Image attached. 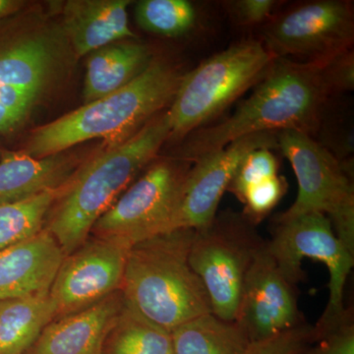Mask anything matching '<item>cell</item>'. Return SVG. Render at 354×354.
<instances>
[{"instance_id":"cell-13","label":"cell","mask_w":354,"mask_h":354,"mask_svg":"<svg viewBox=\"0 0 354 354\" xmlns=\"http://www.w3.org/2000/svg\"><path fill=\"white\" fill-rule=\"evenodd\" d=\"M234 321L251 344L306 323L298 307L297 286L279 269L267 241L247 274Z\"/></svg>"},{"instance_id":"cell-15","label":"cell","mask_w":354,"mask_h":354,"mask_svg":"<svg viewBox=\"0 0 354 354\" xmlns=\"http://www.w3.org/2000/svg\"><path fill=\"white\" fill-rule=\"evenodd\" d=\"M64 257L46 230L0 251V300L48 295Z\"/></svg>"},{"instance_id":"cell-5","label":"cell","mask_w":354,"mask_h":354,"mask_svg":"<svg viewBox=\"0 0 354 354\" xmlns=\"http://www.w3.org/2000/svg\"><path fill=\"white\" fill-rule=\"evenodd\" d=\"M274 58L260 39L232 44L184 74L167 111L169 139L180 141L255 87Z\"/></svg>"},{"instance_id":"cell-3","label":"cell","mask_w":354,"mask_h":354,"mask_svg":"<svg viewBox=\"0 0 354 354\" xmlns=\"http://www.w3.org/2000/svg\"><path fill=\"white\" fill-rule=\"evenodd\" d=\"M195 230L177 228L130 247L122 291L125 304L171 333L212 313L201 279L191 267Z\"/></svg>"},{"instance_id":"cell-31","label":"cell","mask_w":354,"mask_h":354,"mask_svg":"<svg viewBox=\"0 0 354 354\" xmlns=\"http://www.w3.org/2000/svg\"><path fill=\"white\" fill-rule=\"evenodd\" d=\"M23 6L24 2L19 0H0V20L17 12Z\"/></svg>"},{"instance_id":"cell-4","label":"cell","mask_w":354,"mask_h":354,"mask_svg":"<svg viewBox=\"0 0 354 354\" xmlns=\"http://www.w3.org/2000/svg\"><path fill=\"white\" fill-rule=\"evenodd\" d=\"M183 77L176 67L153 59L124 87L39 127L24 152L35 158L50 157L88 140L122 136L141 129L171 106Z\"/></svg>"},{"instance_id":"cell-27","label":"cell","mask_w":354,"mask_h":354,"mask_svg":"<svg viewBox=\"0 0 354 354\" xmlns=\"http://www.w3.org/2000/svg\"><path fill=\"white\" fill-rule=\"evenodd\" d=\"M297 354H354L353 308H346L339 321L327 329L315 330V341Z\"/></svg>"},{"instance_id":"cell-10","label":"cell","mask_w":354,"mask_h":354,"mask_svg":"<svg viewBox=\"0 0 354 354\" xmlns=\"http://www.w3.org/2000/svg\"><path fill=\"white\" fill-rule=\"evenodd\" d=\"M260 41L274 58L325 62L353 50V3L316 0L290 7L266 23Z\"/></svg>"},{"instance_id":"cell-2","label":"cell","mask_w":354,"mask_h":354,"mask_svg":"<svg viewBox=\"0 0 354 354\" xmlns=\"http://www.w3.org/2000/svg\"><path fill=\"white\" fill-rule=\"evenodd\" d=\"M169 138L167 111L75 172L58 193L46 221L65 256L85 243L97 221Z\"/></svg>"},{"instance_id":"cell-20","label":"cell","mask_w":354,"mask_h":354,"mask_svg":"<svg viewBox=\"0 0 354 354\" xmlns=\"http://www.w3.org/2000/svg\"><path fill=\"white\" fill-rule=\"evenodd\" d=\"M55 315L50 293L0 300V354H24Z\"/></svg>"},{"instance_id":"cell-8","label":"cell","mask_w":354,"mask_h":354,"mask_svg":"<svg viewBox=\"0 0 354 354\" xmlns=\"http://www.w3.org/2000/svg\"><path fill=\"white\" fill-rule=\"evenodd\" d=\"M191 165L177 158L151 165L97 221L91 234L132 246L171 232Z\"/></svg>"},{"instance_id":"cell-28","label":"cell","mask_w":354,"mask_h":354,"mask_svg":"<svg viewBox=\"0 0 354 354\" xmlns=\"http://www.w3.org/2000/svg\"><path fill=\"white\" fill-rule=\"evenodd\" d=\"M314 339V326L305 323L265 341L253 342L248 354H297Z\"/></svg>"},{"instance_id":"cell-22","label":"cell","mask_w":354,"mask_h":354,"mask_svg":"<svg viewBox=\"0 0 354 354\" xmlns=\"http://www.w3.org/2000/svg\"><path fill=\"white\" fill-rule=\"evenodd\" d=\"M101 354H174L171 333L125 304L104 339Z\"/></svg>"},{"instance_id":"cell-29","label":"cell","mask_w":354,"mask_h":354,"mask_svg":"<svg viewBox=\"0 0 354 354\" xmlns=\"http://www.w3.org/2000/svg\"><path fill=\"white\" fill-rule=\"evenodd\" d=\"M320 67L324 82L330 95L353 91L354 87L353 50H349L341 55L317 62Z\"/></svg>"},{"instance_id":"cell-1","label":"cell","mask_w":354,"mask_h":354,"mask_svg":"<svg viewBox=\"0 0 354 354\" xmlns=\"http://www.w3.org/2000/svg\"><path fill=\"white\" fill-rule=\"evenodd\" d=\"M330 97L317 62L274 58L248 99L225 120L190 133L176 158L193 164L258 132L295 130L312 136L320 127Z\"/></svg>"},{"instance_id":"cell-11","label":"cell","mask_w":354,"mask_h":354,"mask_svg":"<svg viewBox=\"0 0 354 354\" xmlns=\"http://www.w3.org/2000/svg\"><path fill=\"white\" fill-rule=\"evenodd\" d=\"M58 46L34 34L0 48V133L18 129L48 91L57 73Z\"/></svg>"},{"instance_id":"cell-9","label":"cell","mask_w":354,"mask_h":354,"mask_svg":"<svg viewBox=\"0 0 354 354\" xmlns=\"http://www.w3.org/2000/svg\"><path fill=\"white\" fill-rule=\"evenodd\" d=\"M268 249L279 269L293 285L304 281L302 260L320 261L330 272V297L318 322L317 330L334 325L344 315V292L354 264V253L335 234L327 216L319 212L276 220Z\"/></svg>"},{"instance_id":"cell-12","label":"cell","mask_w":354,"mask_h":354,"mask_svg":"<svg viewBox=\"0 0 354 354\" xmlns=\"http://www.w3.org/2000/svg\"><path fill=\"white\" fill-rule=\"evenodd\" d=\"M129 244L116 239H88L65 256L50 290L55 318L101 301L122 288Z\"/></svg>"},{"instance_id":"cell-24","label":"cell","mask_w":354,"mask_h":354,"mask_svg":"<svg viewBox=\"0 0 354 354\" xmlns=\"http://www.w3.org/2000/svg\"><path fill=\"white\" fill-rule=\"evenodd\" d=\"M142 29L164 37L187 34L196 23V10L187 0H142L135 9Z\"/></svg>"},{"instance_id":"cell-23","label":"cell","mask_w":354,"mask_h":354,"mask_svg":"<svg viewBox=\"0 0 354 354\" xmlns=\"http://www.w3.org/2000/svg\"><path fill=\"white\" fill-rule=\"evenodd\" d=\"M60 189L46 191L24 201L0 204V251L27 241L44 230Z\"/></svg>"},{"instance_id":"cell-14","label":"cell","mask_w":354,"mask_h":354,"mask_svg":"<svg viewBox=\"0 0 354 354\" xmlns=\"http://www.w3.org/2000/svg\"><path fill=\"white\" fill-rule=\"evenodd\" d=\"M277 134L258 132L247 135L195 160L186 177L183 199L172 230H197L212 223L216 218L221 197L242 160L256 149H278Z\"/></svg>"},{"instance_id":"cell-16","label":"cell","mask_w":354,"mask_h":354,"mask_svg":"<svg viewBox=\"0 0 354 354\" xmlns=\"http://www.w3.org/2000/svg\"><path fill=\"white\" fill-rule=\"evenodd\" d=\"M124 304L122 291L118 290L87 308L57 317L24 354H101Z\"/></svg>"},{"instance_id":"cell-30","label":"cell","mask_w":354,"mask_h":354,"mask_svg":"<svg viewBox=\"0 0 354 354\" xmlns=\"http://www.w3.org/2000/svg\"><path fill=\"white\" fill-rule=\"evenodd\" d=\"M230 12L241 25L263 24L272 18V11L279 6L274 0H237L228 2Z\"/></svg>"},{"instance_id":"cell-19","label":"cell","mask_w":354,"mask_h":354,"mask_svg":"<svg viewBox=\"0 0 354 354\" xmlns=\"http://www.w3.org/2000/svg\"><path fill=\"white\" fill-rule=\"evenodd\" d=\"M145 44L118 41L90 53L84 82L85 104L106 97L131 82L152 62Z\"/></svg>"},{"instance_id":"cell-21","label":"cell","mask_w":354,"mask_h":354,"mask_svg":"<svg viewBox=\"0 0 354 354\" xmlns=\"http://www.w3.org/2000/svg\"><path fill=\"white\" fill-rule=\"evenodd\" d=\"M174 354H248L251 342L235 321L213 313L184 323L171 332Z\"/></svg>"},{"instance_id":"cell-7","label":"cell","mask_w":354,"mask_h":354,"mask_svg":"<svg viewBox=\"0 0 354 354\" xmlns=\"http://www.w3.org/2000/svg\"><path fill=\"white\" fill-rule=\"evenodd\" d=\"M265 242L243 214L232 211L216 214L208 225L195 230L189 262L214 315L235 320L244 281Z\"/></svg>"},{"instance_id":"cell-18","label":"cell","mask_w":354,"mask_h":354,"mask_svg":"<svg viewBox=\"0 0 354 354\" xmlns=\"http://www.w3.org/2000/svg\"><path fill=\"white\" fill-rule=\"evenodd\" d=\"M74 164L64 156L35 158L7 152L0 160V204L24 201L46 191L64 187L73 176Z\"/></svg>"},{"instance_id":"cell-26","label":"cell","mask_w":354,"mask_h":354,"mask_svg":"<svg viewBox=\"0 0 354 354\" xmlns=\"http://www.w3.org/2000/svg\"><path fill=\"white\" fill-rule=\"evenodd\" d=\"M288 184L283 176H274L249 188L242 199L243 216L257 225L271 214L285 196Z\"/></svg>"},{"instance_id":"cell-6","label":"cell","mask_w":354,"mask_h":354,"mask_svg":"<svg viewBox=\"0 0 354 354\" xmlns=\"http://www.w3.org/2000/svg\"><path fill=\"white\" fill-rule=\"evenodd\" d=\"M278 149L290 160L297 178L298 194L276 220L319 212L329 218L335 234L354 253V187L351 165H344L306 133L283 130Z\"/></svg>"},{"instance_id":"cell-25","label":"cell","mask_w":354,"mask_h":354,"mask_svg":"<svg viewBox=\"0 0 354 354\" xmlns=\"http://www.w3.org/2000/svg\"><path fill=\"white\" fill-rule=\"evenodd\" d=\"M278 171V158L272 152V149H256L242 160L227 191L242 202L249 188L265 179L279 176Z\"/></svg>"},{"instance_id":"cell-17","label":"cell","mask_w":354,"mask_h":354,"mask_svg":"<svg viewBox=\"0 0 354 354\" xmlns=\"http://www.w3.org/2000/svg\"><path fill=\"white\" fill-rule=\"evenodd\" d=\"M129 0H70L64 9V29L77 57L108 44L135 39L128 23Z\"/></svg>"}]
</instances>
